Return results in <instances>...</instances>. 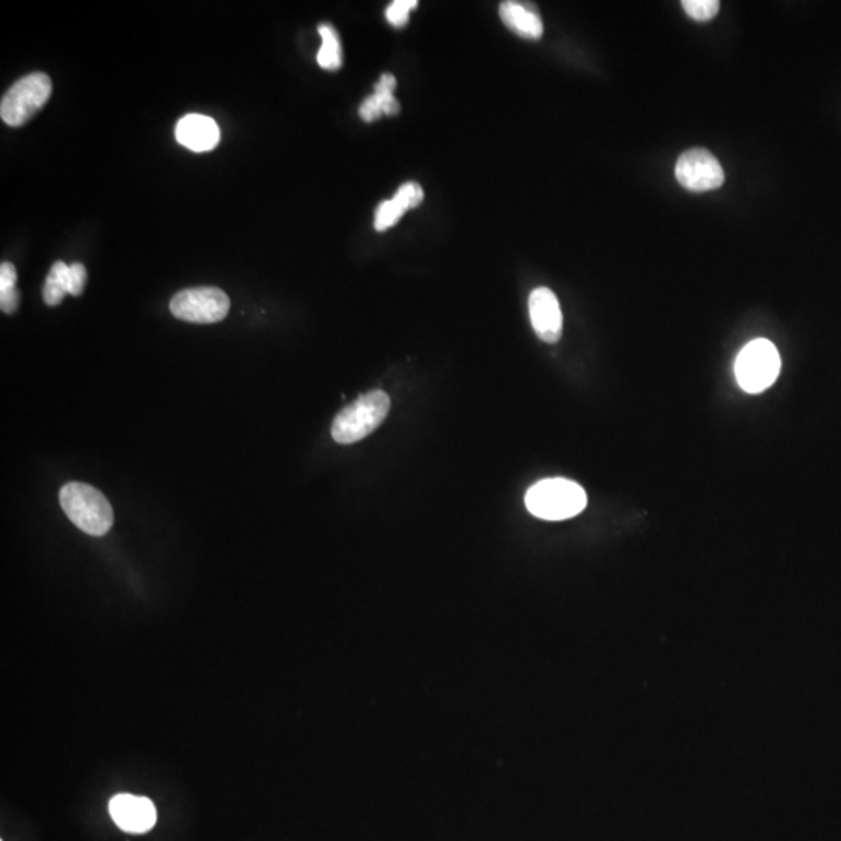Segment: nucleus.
I'll list each match as a JSON object with an SVG mask.
<instances>
[{
  "label": "nucleus",
  "instance_id": "nucleus-14",
  "mask_svg": "<svg viewBox=\"0 0 841 841\" xmlns=\"http://www.w3.org/2000/svg\"><path fill=\"white\" fill-rule=\"evenodd\" d=\"M407 211H409V206L405 205L398 195H395V198L384 201L377 206L374 228L377 231H387L391 226H395Z\"/></svg>",
  "mask_w": 841,
  "mask_h": 841
},
{
  "label": "nucleus",
  "instance_id": "nucleus-9",
  "mask_svg": "<svg viewBox=\"0 0 841 841\" xmlns=\"http://www.w3.org/2000/svg\"><path fill=\"white\" fill-rule=\"evenodd\" d=\"M533 329L542 342L556 343L563 334V314L555 293L547 287L535 289L528 298Z\"/></svg>",
  "mask_w": 841,
  "mask_h": 841
},
{
  "label": "nucleus",
  "instance_id": "nucleus-11",
  "mask_svg": "<svg viewBox=\"0 0 841 841\" xmlns=\"http://www.w3.org/2000/svg\"><path fill=\"white\" fill-rule=\"evenodd\" d=\"M499 15L508 29L513 30L522 38L539 39L544 33V24L538 10L522 2H513V0L502 2Z\"/></svg>",
  "mask_w": 841,
  "mask_h": 841
},
{
  "label": "nucleus",
  "instance_id": "nucleus-20",
  "mask_svg": "<svg viewBox=\"0 0 841 841\" xmlns=\"http://www.w3.org/2000/svg\"><path fill=\"white\" fill-rule=\"evenodd\" d=\"M16 279L18 275H16L15 265L10 262L0 265V292L16 289Z\"/></svg>",
  "mask_w": 841,
  "mask_h": 841
},
{
  "label": "nucleus",
  "instance_id": "nucleus-10",
  "mask_svg": "<svg viewBox=\"0 0 841 841\" xmlns=\"http://www.w3.org/2000/svg\"><path fill=\"white\" fill-rule=\"evenodd\" d=\"M176 141L192 152H209L220 142V128L215 120L201 114H189L176 125Z\"/></svg>",
  "mask_w": 841,
  "mask_h": 841
},
{
  "label": "nucleus",
  "instance_id": "nucleus-13",
  "mask_svg": "<svg viewBox=\"0 0 841 841\" xmlns=\"http://www.w3.org/2000/svg\"><path fill=\"white\" fill-rule=\"evenodd\" d=\"M69 293V265L55 262L44 284L43 298L47 306H58Z\"/></svg>",
  "mask_w": 841,
  "mask_h": 841
},
{
  "label": "nucleus",
  "instance_id": "nucleus-5",
  "mask_svg": "<svg viewBox=\"0 0 841 841\" xmlns=\"http://www.w3.org/2000/svg\"><path fill=\"white\" fill-rule=\"evenodd\" d=\"M52 94V81L43 72L27 75L8 89L0 103V116L10 127L27 124Z\"/></svg>",
  "mask_w": 841,
  "mask_h": 841
},
{
  "label": "nucleus",
  "instance_id": "nucleus-16",
  "mask_svg": "<svg viewBox=\"0 0 841 841\" xmlns=\"http://www.w3.org/2000/svg\"><path fill=\"white\" fill-rule=\"evenodd\" d=\"M683 8L694 21L706 22L717 15L720 2L718 0H684Z\"/></svg>",
  "mask_w": 841,
  "mask_h": 841
},
{
  "label": "nucleus",
  "instance_id": "nucleus-4",
  "mask_svg": "<svg viewBox=\"0 0 841 841\" xmlns=\"http://www.w3.org/2000/svg\"><path fill=\"white\" fill-rule=\"evenodd\" d=\"M740 388L750 395H759L775 384L781 373V356L773 343L757 338L748 343L734 365Z\"/></svg>",
  "mask_w": 841,
  "mask_h": 841
},
{
  "label": "nucleus",
  "instance_id": "nucleus-15",
  "mask_svg": "<svg viewBox=\"0 0 841 841\" xmlns=\"http://www.w3.org/2000/svg\"><path fill=\"white\" fill-rule=\"evenodd\" d=\"M396 89V78L395 75L391 74H384L379 81H377V85L374 86V94L373 96L376 97L377 102L381 103L382 111L387 116H393V114H398L399 110H401V105H399L398 99L393 96V92Z\"/></svg>",
  "mask_w": 841,
  "mask_h": 841
},
{
  "label": "nucleus",
  "instance_id": "nucleus-2",
  "mask_svg": "<svg viewBox=\"0 0 841 841\" xmlns=\"http://www.w3.org/2000/svg\"><path fill=\"white\" fill-rule=\"evenodd\" d=\"M60 504L81 532L91 536H103L113 527L114 513L110 502L86 483L71 482L61 488Z\"/></svg>",
  "mask_w": 841,
  "mask_h": 841
},
{
  "label": "nucleus",
  "instance_id": "nucleus-1",
  "mask_svg": "<svg viewBox=\"0 0 841 841\" xmlns=\"http://www.w3.org/2000/svg\"><path fill=\"white\" fill-rule=\"evenodd\" d=\"M527 510L544 521L571 519L588 505V496L577 482L567 479H546L525 494Z\"/></svg>",
  "mask_w": 841,
  "mask_h": 841
},
{
  "label": "nucleus",
  "instance_id": "nucleus-19",
  "mask_svg": "<svg viewBox=\"0 0 841 841\" xmlns=\"http://www.w3.org/2000/svg\"><path fill=\"white\" fill-rule=\"evenodd\" d=\"M86 279H88V275H86L85 265L78 264V262L69 265V295H81V292L85 289Z\"/></svg>",
  "mask_w": 841,
  "mask_h": 841
},
{
  "label": "nucleus",
  "instance_id": "nucleus-6",
  "mask_svg": "<svg viewBox=\"0 0 841 841\" xmlns=\"http://www.w3.org/2000/svg\"><path fill=\"white\" fill-rule=\"evenodd\" d=\"M229 307L228 295L217 287L183 290L170 301V310L178 320L198 324L222 321L228 315Z\"/></svg>",
  "mask_w": 841,
  "mask_h": 841
},
{
  "label": "nucleus",
  "instance_id": "nucleus-7",
  "mask_svg": "<svg viewBox=\"0 0 841 841\" xmlns=\"http://www.w3.org/2000/svg\"><path fill=\"white\" fill-rule=\"evenodd\" d=\"M676 180L687 191L708 192L722 187L725 172L718 159L704 148H692L676 162Z\"/></svg>",
  "mask_w": 841,
  "mask_h": 841
},
{
  "label": "nucleus",
  "instance_id": "nucleus-3",
  "mask_svg": "<svg viewBox=\"0 0 841 841\" xmlns=\"http://www.w3.org/2000/svg\"><path fill=\"white\" fill-rule=\"evenodd\" d=\"M390 398L382 390L370 391L338 413L332 424V438L338 444H352L368 437L384 423L390 412Z\"/></svg>",
  "mask_w": 841,
  "mask_h": 841
},
{
  "label": "nucleus",
  "instance_id": "nucleus-21",
  "mask_svg": "<svg viewBox=\"0 0 841 841\" xmlns=\"http://www.w3.org/2000/svg\"><path fill=\"white\" fill-rule=\"evenodd\" d=\"M19 290L11 289L7 292H0V309L5 314H13L19 306Z\"/></svg>",
  "mask_w": 841,
  "mask_h": 841
},
{
  "label": "nucleus",
  "instance_id": "nucleus-18",
  "mask_svg": "<svg viewBox=\"0 0 841 841\" xmlns=\"http://www.w3.org/2000/svg\"><path fill=\"white\" fill-rule=\"evenodd\" d=\"M396 195L404 201L405 205L409 206V209L416 208L424 200L423 187L419 186L418 183H413V181L412 183L402 184Z\"/></svg>",
  "mask_w": 841,
  "mask_h": 841
},
{
  "label": "nucleus",
  "instance_id": "nucleus-12",
  "mask_svg": "<svg viewBox=\"0 0 841 841\" xmlns=\"http://www.w3.org/2000/svg\"><path fill=\"white\" fill-rule=\"evenodd\" d=\"M318 33H320L321 41H323V46H321L317 55L318 64L323 67L324 71H337L343 64L340 36L331 24L318 25Z\"/></svg>",
  "mask_w": 841,
  "mask_h": 841
},
{
  "label": "nucleus",
  "instance_id": "nucleus-17",
  "mask_svg": "<svg viewBox=\"0 0 841 841\" xmlns=\"http://www.w3.org/2000/svg\"><path fill=\"white\" fill-rule=\"evenodd\" d=\"M418 7L416 0H395L388 5L385 16L393 27H404L409 22L410 11Z\"/></svg>",
  "mask_w": 841,
  "mask_h": 841
},
{
  "label": "nucleus",
  "instance_id": "nucleus-8",
  "mask_svg": "<svg viewBox=\"0 0 841 841\" xmlns=\"http://www.w3.org/2000/svg\"><path fill=\"white\" fill-rule=\"evenodd\" d=\"M110 815L117 827L128 834H145L158 820L155 804L145 796L116 795L110 801Z\"/></svg>",
  "mask_w": 841,
  "mask_h": 841
}]
</instances>
